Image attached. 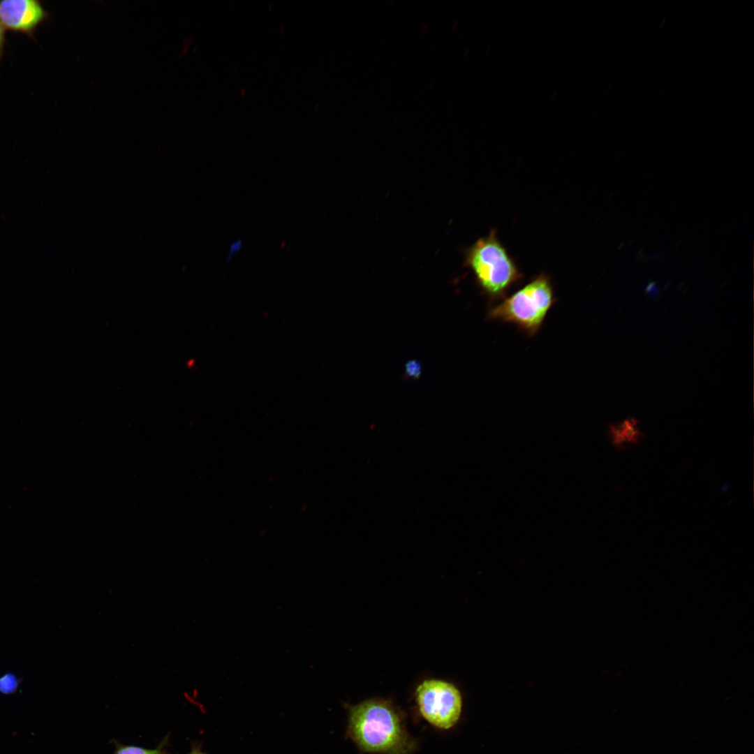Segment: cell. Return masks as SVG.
I'll return each mask as SVG.
<instances>
[{"mask_svg":"<svg viewBox=\"0 0 754 754\" xmlns=\"http://www.w3.org/2000/svg\"><path fill=\"white\" fill-rule=\"evenodd\" d=\"M114 754H168L163 748V744L155 749H147L135 746H119Z\"/></svg>","mask_w":754,"mask_h":754,"instance_id":"7","label":"cell"},{"mask_svg":"<svg viewBox=\"0 0 754 754\" xmlns=\"http://www.w3.org/2000/svg\"><path fill=\"white\" fill-rule=\"evenodd\" d=\"M466 263L481 290L493 302L505 298L508 290L523 277L494 230L468 249Z\"/></svg>","mask_w":754,"mask_h":754,"instance_id":"3","label":"cell"},{"mask_svg":"<svg viewBox=\"0 0 754 754\" xmlns=\"http://www.w3.org/2000/svg\"><path fill=\"white\" fill-rule=\"evenodd\" d=\"M5 45V29L0 22V57L3 55Z\"/></svg>","mask_w":754,"mask_h":754,"instance_id":"10","label":"cell"},{"mask_svg":"<svg viewBox=\"0 0 754 754\" xmlns=\"http://www.w3.org/2000/svg\"><path fill=\"white\" fill-rule=\"evenodd\" d=\"M348 733L364 752L411 754L415 748L401 715L382 700H368L350 707Z\"/></svg>","mask_w":754,"mask_h":754,"instance_id":"1","label":"cell"},{"mask_svg":"<svg viewBox=\"0 0 754 754\" xmlns=\"http://www.w3.org/2000/svg\"><path fill=\"white\" fill-rule=\"evenodd\" d=\"M241 246H242V244H241V242L239 241L235 242L233 243V244H232L231 246H230V251H229L228 258H229V257L230 258L234 253H235V252L238 251L239 250Z\"/></svg>","mask_w":754,"mask_h":754,"instance_id":"11","label":"cell"},{"mask_svg":"<svg viewBox=\"0 0 754 754\" xmlns=\"http://www.w3.org/2000/svg\"><path fill=\"white\" fill-rule=\"evenodd\" d=\"M415 697L421 715L433 726L447 730L459 720L462 699L453 684L438 679L425 680L417 686Z\"/></svg>","mask_w":754,"mask_h":754,"instance_id":"4","label":"cell"},{"mask_svg":"<svg viewBox=\"0 0 754 754\" xmlns=\"http://www.w3.org/2000/svg\"><path fill=\"white\" fill-rule=\"evenodd\" d=\"M188 754H207V753H205L202 752L200 748L195 747Z\"/></svg>","mask_w":754,"mask_h":754,"instance_id":"12","label":"cell"},{"mask_svg":"<svg viewBox=\"0 0 754 754\" xmlns=\"http://www.w3.org/2000/svg\"><path fill=\"white\" fill-rule=\"evenodd\" d=\"M555 302L549 277L540 274L488 311L487 318L510 323L528 337L535 336Z\"/></svg>","mask_w":754,"mask_h":754,"instance_id":"2","label":"cell"},{"mask_svg":"<svg viewBox=\"0 0 754 754\" xmlns=\"http://www.w3.org/2000/svg\"><path fill=\"white\" fill-rule=\"evenodd\" d=\"M18 686L17 678L11 674H7L0 678V692L3 694H10L15 692Z\"/></svg>","mask_w":754,"mask_h":754,"instance_id":"8","label":"cell"},{"mask_svg":"<svg viewBox=\"0 0 754 754\" xmlns=\"http://www.w3.org/2000/svg\"><path fill=\"white\" fill-rule=\"evenodd\" d=\"M406 374L408 378H418L421 374V365L415 360H410L406 364Z\"/></svg>","mask_w":754,"mask_h":754,"instance_id":"9","label":"cell"},{"mask_svg":"<svg viewBox=\"0 0 754 754\" xmlns=\"http://www.w3.org/2000/svg\"><path fill=\"white\" fill-rule=\"evenodd\" d=\"M609 436L612 443L619 448H623L627 444L638 443L644 437L638 428L637 420L633 417L619 424H610Z\"/></svg>","mask_w":754,"mask_h":754,"instance_id":"6","label":"cell"},{"mask_svg":"<svg viewBox=\"0 0 754 754\" xmlns=\"http://www.w3.org/2000/svg\"><path fill=\"white\" fill-rule=\"evenodd\" d=\"M48 13L36 0L0 1V22L4 29L33 36Z\"/></svg>","mask_w":754,"mask_h":754,"instance_id":"5","label":"cell"}]
</instances>
